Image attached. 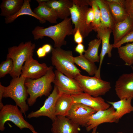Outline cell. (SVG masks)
Masks as SVG:
<instances>
[{"instance_id":"cell-41","label":"cell","mask_w":133,"mask_h":133,"mask_svg":"<svg viewBox=\"0 0 133 133\" xmlns=\"http://www.w3.org/2000/svg\"><path fill=\"white\" fill-rule=\"evenodd\" d=\"M48 0H36V1L38 3H42L46 2L48 1Z\"/></svg>"},{"instance_id":"cell-34","label":"cell","mask_w":133,"mask_h":133,"mask_svg":"<svg viewBox=\"0 0 133 133\" xmlns=\"http://www.w3.org/2000/svg\"><path fill=\"white\" fill-rule=\"evenodd\" d=\"M125 7L128 16L133 18V0H125Z\"/></svg>"},{"instance_id":"cell-38","label":"cell","mask_w":133,"mask_h":133,"mask_svg":"<svg viewBox=\"0 0 133 133\" xmlns=\"http://www.w3.org/2000/svg\"><path fill=\"white\" fill-rule=\"evenodd\" d=\"M36 52L37 55L39 58L44 57L46 56L47 54L42 47L38 48Z\"/></svg>"},{"instance_id":"cell-9","label":"cell","mask_w":133,"mask_h":133,"mask_svg":"<svg viewBox=\"0 0 133 133\" xmlns=\"http://www.w3.org/2000/svg\"><path fill=\"white\" fill-rule=\"evenodd\" d=\"M61 93L57 87L54 85L52 92L45 100L43 105L38 110L32 111L27 116L28 118H37L41 116H46L52 121L56 118L55 104L56 100Z\"/></svg>"},{"instance_id":"cell-13","label":"cell","mask_w":133,"mask_h":133,"mask_svg":"<svg viewBox=\"0 0 133 133\" xmlns=\"http://www.w3.org/2000/svg\"><path fill=\"white\" fill-rule=\"evenodd\" d=\"M115 90L120 99H133V72L121 75L116 82Z\"/></svg>"},{"instance_id":"cell-32","label":"cell","mask_w":133,"mask_h":133,"mask_svg":"<svg viewBox=\"0 0 133 133\" xmlns=\"http://www.w3.org/2000/svg\"><path fill=\"white\" fill-rule=\"evenodd\" d=\"M129 42H133V29L123 37L116 44L113 45V48H118L123 44Z\"/></svg>"},{"instance_id":"cell-7","label":"cell","mask_w":133,"mask_h":133,"mask_svg":"<svg viewBox=\"0 0 133 133\" xmlns=\"http://www.w3.org/2000/svg\"><path fill=\"white\" fill-rule=\"evenodd\" d=\"M22 113L17 105L6 104L0 111V130L3 131L6 122L9 121L13 123L21 130L25 128L29 129L33 133H38L33 126L24 118Z\"/></svg>"},{"instance_id":"cell-33","label":"cell","mask_w":133,"mask_h":133,"mask_svg":"<svg viewBox=\"0 0 133 133\" xmlns=\"http://www.w3.org/2000/svg\"><path fill=\"white\" fill-rule=\"evenodd\" d=\"M94 18L93 9L92 7H89L86 14V19L87 24L89 26L93 27Z\"/></svg>"},{"instance_id":"cell-25","label":"cell","mask_w":133,"mask_h":133,"mask_svg":"<svg viewBox=\"0 0 133 133\" xmlns=\"http://www.w3.org/2000/svg\"><path fill=\"white\" fill-rule=\"evenodd\" d=\"M30 2V0H24L22 7L16 14L12 16L5 18V23L6 24L12 23L18 17L23 15L32 16L38 20L40 23H45L46 21L38 17L32 10L31 7Z\"/></svg>"},{"instance_id":"cell-12","label":"cell","mask_w":133,"mask_h":133,"mask_svg":"<svg viewBox=\"0 0 133 133\" xmlns=\"http://www.w3.org/2000/svg\"><path fill=\"white\" fill-rule=\"evenodd\" d=\"M49 68L46 63H40L31 57L25 62L20 76L26 79H37L45 75Z\"/></svg>"},{"instance_id":"cell-27","label":"cell","mask_w":133,"mask_h":133,"mask_svg":"<svg viewBox=\"0 0 133 133\" xmlns=\"http://www.w3.org/2000/svg\"><path fill=\"white\" fill-rule=\"evenodd\" d=\"M73 61L75 64L85 70L90 75H95L97 71L98 68L95 63L89 61L83 55L74 57Z\"/></svg>"},{"instance_id":"cell-40","label":"cell","mask_w":133,"mask_h":133,"mask_svg":"<svg viewBox=\"0 0 133 133\" xmlns=\"http://www.w3.org/2000/svg\"><path fill=\"white\" fill-rule=\"evenodd\" d=\"M108 2H113L123 7H125V0H106Z\"/></svg>"},{"instance_id":"cell-4","label":"cell","mask_w":133,"mask_h":133,"mask_svg":"<svg viewBox=\"0 0 133 133\" xmlns=\"http://www.w3.org/2000/svg\"><path fill=\"white\" fill-rule=\"evenodd\" d=\"M35 47V44L30 41L25 43L22 42L18 46L8 49L7 58L11 59L14 64L13 69L10 74L13 78L21 75L24 63L30 57H33Z\"/></svg>"},{"instance_id":"cell-3","label":"cell","mask_w":133,"mask_h":133,"mask_svg":"<svg viewBox=\"0 0 133 133\" xmlns=\"http://www.w3.org/2000/svg\"><path fill=\"white\" fill-rule=\"evenodd\" d=\"M51 58L52 65L56 70L65 75L75 79L81 74L73 61L72 51L60 48H53Z\"/></svg>"},{"instance_id":"cell-36","label":"cell","mask_w":133,"mask_h":133,"mask_svg":"<svg viewBox=\"0 0 133 133\" xmlns=\"http://www.w3.org/2000/svg\"><path fill=\"white\" fill-rule=\"evenodd\" d=\"M85 50L84 46L82 43L78 44L75 48V51L78 53L80 55H83Z\"/></svg>"},{"instance_id":"cell-26","label":"cell","mask_w":133,"mask_h":133,"mask_svg":"<svg viewBox=\"0 0 133 133\" xmlns=\"http://www.w3.org/2000/svg\"><path fill=\"white\" fill-rule=\"evenodd\" d=\"M101 43V40L98 38L90 41L88 43L87 49L84 52V56L93 63L99 62L100 58L98 52Z\"/></svg>"},{"instance_id":"cell-39","label":"cell","mask_w":133,"mask_h":133,"mask_svg":"<svg viewBox=\"0 0 133 133\" xmlns=\"http://www.w3.org/2000/svg\"><path fill=\"white\" fill-rule=\"evenodd\" d=\"M42 47L47 54L52 51L53 48L50 45L47 44L44 45Z\"/></svg>"},{"instance_id":"cell-16","label":"cell","mask_w":133,"mask_h":133,"mask_svg":"<svg viewBox=\"0 0 133 133\" xmlns=\"http://www.w3.org/2000/svg\"><path fill=\"white\" fill-rule=\"evenodd\" d=\"M115 112V110L112 106L106 109L97 111L91 116L86 124V131H89L103 123L118 122L114 115Z\"/></svg>"},{"instance_id":"cell-11","label":"cell","mask_w":133,"mask_h":133,"mask_svg":"<svg viewBox=\"0 0 133 133\" xmlns=\"http://www.w3.org/2000/svg\"><path fill=\"white\" fill-rule=\"evenodd\" d=\"M96 112L82 104L73 103L66 116L79 125L85 127L91 116Z\"/></svg>"},{"instance_id":"cell-24","label":"cell","mask_w":133,"mask_h":133,"mask_svg":"<svg viewBox=\"0 0 133 133\" xmlns=\"http://www.w3.org/2000/svg\"><path fill=\"white\" fill-rule=\"evenodd\" d=\"M38 6L33 10L34 13L45 21H47L51 23H56L58 18L53 11L43 2L38 3Z\"/></svg>"},{"instance_id":"cell-29","label":"cell","mask_w":133,"mask_h":133,"mask_svg":"<svg viewBox=\"0 0 133 133\" xmlns=\"http://www.w3.org/2000/svg\"><path fill=\"white\" fill-rule=\"evenodd\" d=\"M119 57L125 62V65L131 66L133 64V42L127 43L117 48Z\"/></svg>"},{"instance_id":"cell-14","label":"cell","mask_w":133,"mask_h":133,"mask_svg":"<svg viewBox=\"0 0 133 133\" xmlns=\"http://www.w3.org/2000/svg\"><path fill=\"white\" fill-rule=\"evenodd\" d=\"M96 32H97V38L101 40L102 47L99 55L100 60L99 67L94 76L98 78H101L100 69L104 57L106 54H107L109 57L112 56L111 51L113 48V45L110 44L109 40L110 34L112 31L109 28L100 27L97 29Z\"/></svg>"},{"instance_id":"cell-35","label":"cell","mask_w":133,"mask_h":133,"mask_svg":"<svg viewBox=\"0 0 133 133\" xmlns=\"http://www.w3.org/2000/svg\"><path fill=\"white\" fill-rule=\"evenodd\" d=\"M74 39L75 42L78 44L82 43L83 42V38L79 29L77 30L74 34Z\"/></svg>"},{"instance_id":"cell-28","label":"cell","mask_w":133,"mask_h":133,"mask_svg":"<svg viewBox=\"0 0 133 133\" xmlns=\"http://www.w3.org/2000/svg\"><path fill=\"white\" fill-rule=\"evenodd\" d=\"M105 0L116 23L123 21L128 16L124 8L118 4Z\"/></svg>"},{"instance_id":"cell-1","label":"cell","mask_w":133,"mask_h":133,"mask_svg":"<svg viewBox=\"0 0 133 133\" xmlns=\"http://www.w3.org/2000/svg\"><path fill=\"white\" fill-rule=\"evenodd\" d=\"M70 17H67L55 25L44 28L38 26L32 31L34 39L37 40L44 36L51 38L54 42V48H60L66 44L67 36L74 34V29Z\"/></svg>"},{"instance_id":"cell-8","label":"cell","mask_w":133,"mask_h":133,"mask_svg":"<svg viewBox=\"0 0 133 133\" xmlns=\"http://www.w3.org/2000/svg\"><path fill=\"white\" fill-rule=\"evenodd\" d=\"M80 84L83 92L94 97L104 95L111 88L110 82L95 76L81 74L75 78Z\"/></svg>"},{"instance_id":"cell-5","label":"cell","mask_w":133,"mask_h":133,"mask_svg":"<svg viewBox=\"0 0 133 133\" xmlns=\"http://www.w3.org/2000/svg\"><path fill=\"white\" fill-rule=\"evenodd\" d=\"M26 79L21 76L13 78L9 85L5 86L3 96V98L9 97L13 100L25 117L29 108L26 102L28 95L25 85Z\"/></svg>"},{"instance_id":"cell-23","label":"cell","mask_w":133,"mask_h":133,"mask_svg":"<svg viewBox=\"0 0 133 133\" xmlns=\"http://www.w3.org/2000/svg\"><path fill=\"white\" fill-rule=\"evenodd\" d=\"M23 0H3L0 5V15L7 17L16 14L21 9Z\"/></svg>"},{"instance_id":"cell-30","label":"cell","mask_w":133,"mask_h":133,"mask_svg":"<svg viewBox=\"0 0 133 133\" xmlns=\"http://www.w3.org/2000/svg\"><path fill=\"white\" fill-rule=\"evenodd\" d=\"M14 66L12 60L6 58V60L2 62L0 65V78H3L6 74H10L13 69Z\"/></svg>"},{"instance_id":"cell-31","label":"cell","mask_w":133,"mask_h":133,"mask_svg":"<svg viewBox=\"0 0 133 133\" xmlns=\"http://www.w3.org/2000/svg\"><path fill=\"white\" fill-rule=\"evenodd\" d=\"M91 6L93 9L94 14V18L93 23V30L96 32L97 29L100 26V11L99 7L94 0H91Z\"/></svg>"},{"instance_id":"cell-43","label":"cell","mask_w":133,"mask_h":133,"mask_svg":"<svg viewBox=\"0 0 133 133\" xmlns=\"http://www.w3.org/2000/svg\"><path fill=\"white\" fill-rule=\"evenodd\" d=\"M116 133H123V132H118Z\"/></svg>"},{"instance_id":"cell-20","label":"cell","mask_w":133,"mask_h":133,"mask_svg":"<svg viewBox=\"0 0 133 133\" xmlns=\"http://www.w3.org/2000/svg\"><path fill=\"white\" fill-rule=\"evenodd\" d=\"M133 29V18L128 16L122 21L116 23L112 30L113 45L116 44Z\"/></svg>"},{"instance_id":"cell-10","label":"cell","mask_w":133,"mask_h":133,"mask_svg":"<svg viewBox=\"0 0 133 133\" xmlns=\"http://www.w3.org/2000/svg\"><path fill=\"white\" fill-rule=\"evenodd\" d=\"M53 83L60 92L71 95L83 92L80 84L75 79L69 77L57 70Z\"/></svg>"},{"instance_id":"cell-22","label":"cell","mask_w":133,"mask_h":133,"mask_svg":"<svg viewBox=\"0 0 133 133\" xmlns=\"http://www.w3.org/2000/svg\"><path fill=\"white\" fill-rule=\"evenodd\" d=\"M73 103L71 95L61 93L55 103L56 116H66Z\"/></svg>"},{"instance_id":"cell-15","label":"cell","mask_w":133,"mask_h":133,"mask_svg":"<svg viewBox=\"0 0 133 133\" xmlns=\"http://www.w3.org/2000/svg\"><path fill=\"white\" fill-rule=\"evenodd\" d=\"M71 95L73 103L82 104L96 112L106 109L110 107V104L100 96L94 97L83 92Z\"/></svg>"},{"instance_id":"cell-37","label":"cell","mask_w":133,"mask_h":133,"mask_svg":"<svg viewBox=\"0 0 133 133\" xmlns=\"http://www.w3.org/2000/svg\"><path fill=\"white\" fill-rule=\"evenodd\" d=\"M5 86L2 85L1 83H0V109L3 106V103L2 102V99L3 98V96L4 92Z\"/></svg>"},{"instance_id":"cell-44","label":"cell","mask_w":133,"mask_h":133,"mask_svg":"<svg viewBox=\"0 0 133 133\" xmlns=\"http://www.w3.org/2000/svg\"><path fill=\"white\" fill-rule=\"evenodd\" d=\"M96 133H99L98 132H97Z\"/></svg>"},{"instance_id":"cell-2","label":"cell","mask_w":133,"mask_h":133,"mask_svg":"<svg viewBox=\"0 0 133 133\" xmlns=\"http://www.w3.org/2000/svg\"><path fill=\"white\" fill-rule=\"evenodd\" d=\"M53 67L49 66L46 74L38 79H26L25 85L29 97L27 100L29 106L33 105L37 98L43 96H49L52 89L51 83L54 81L55 75Z\"/></svg>"},{"instance_id":"cell-18","label":"cell","mask_w":133,"mask_h":133,"mask_svg":"<svg viewBox=\"0 0 133 133\" xmlns=\"http://www.w3.org/2000/svg\"><path fill=\"white\" fill-rule=\"evenodd\" d=\"M51 9L58 18L63 20L70 16L69 8L73 6V0H48L43 2Z\"/></svg>"},{"instance_id":"cell-19","label":"cell","mask_w":133,"mask_h":133,"mask_svg":"<svg viewBox=\"0 0 133 133\" xmlns=\"http://www.w3.org/2000/svg\"><path fill=\"white\" fill-rule=\"evenodd\" d=\"M100 13L101 24L100 27L109 28L112 30L116 23L105 0H94Z\"/></svg>"},{"instance_id":"cell-6","label":"cell","mask_w":133,"mask_h":133,"mask_svg":"<svg viewBox=\"0 0 133 133\" xmlns=\"http://www.w3.org/2000/svg\"><path fill=\"white\" fill-rule=\"evenodd\" d=\"M73 3L69 8L71 18L74 24V34L79 29L83 38L87 36L93 30V27L86 24V16L89 6H91V0H73Z\"/></svg>"},{"instance_id":"cell-17","label":"cell","mask_w":133,"mask_h":133,"mask_svg":"<svg viewBox=\"0 0 133 133\" xmlns=\"http://www.w3.org/2000/svg\"><path fill=\"white\" fill-rule=\"evenodd\" d=\"M52 133H79L80 125L66 116H57L52 121Z\"/></svg>"},{"instance_id":"cell-42","label":"cell","mask_w":133,"mask_h":133,"mask_svg":"<svg viewBox=\"0 0 133 133\" xmlns=\"http://www.w3.org/2000/svg\"><path fill=\"white\" fill-rule=\"evenodd\" d=\"M97 127H96L92 129V131L91 133H96L97 129Z\"/></svg>"},{"instance_id":"cell-21","label":"cell","mask_w":133,"mask_h":133,"mask_svg":"<svg viewBox=\"0 0 133 133\" xmlns=\"http://www.w3.org/2000/svg\"><path fill=\"white\" fill-rule=\"evenodd\" d=\"M131 99H122L115 102L107 101L115 110L114 115L118 121L125 115L133 112V106L132 105Z\"/></svg>"}]
</instances>
